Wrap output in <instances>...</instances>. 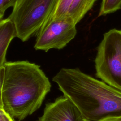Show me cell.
Here are the masks:
<instances>
[{
	"mask_svg": "<svg viewBox=\"0 0 121 121\" xmlns=\"http://www.w3.org/2000/svg\"><path fill=\"white\" fill-rule=\"evenodd\" d=\"M79 111L83 121L121 117V91L82 72L62 68L53 78Z\"/></svg>",
	"mask_w": 121,
	"mask_h": 121,
	"instance_id": "6da1fadb",
	"label": "cell"
},
{
	"mask_svg": "<svg viewBox=\"0 0 121 121\" xmlns=\"http://www.w3.org/2000/svg\"><path fill=\"white\" fill-rule=\"evenodd\" d=\"M2 100L4 111L21 121L38 109L51 85L40 67L27 60L6 61Z\"/></svg>",
	"mask_w": 121,
	"mask_h": 121,
	"instance_id": "7a4b0ae2",
	"label": "cell"
},
{
	"mask_svg": "<svg viewBox=\"0 0 121 121\" xmlns=\"http://www.w3.org/2000/svg\"><path fill=\"white\" fill-rule=\"evenodd\" d=\"M59 0H18L8 17L13 22L16 37L23 42L37 34L49 18Z\"/></svg>",
	"mask_w": 121,
	"mask_h": 121,
	"instance_id": "3957f363",
	"label": "cell"
},
{
	"mask_svg": "<svg viewBox=\"0 0 121 121\" xmlns=\"http://www.w3.org/2000/svg\"><path fill=\"white\" fill-rule=\"evenodd\" d=\"M95 63L96 76L121 91V30L112 29L104 34Z\"/></svg>",
	"mask_w": 121,
	"mask_h": 121,
	"instance_id": "277c9868",
	"label": "cell"
},
{
	"mask_svg": "<svg viewBox=\"0 0 121 121\" xmlns=\"http://www.w3.org/2000/svg\"><path fill=\"white\" fill-rule=\"evenodd\" d=\"M76 25L68 17L48 19L37 34L34 48L46 52L63 48L76 36Z\"/></svg>",
	"mask_w": 121,
	"mask_h": 121,
	"instance_id": "5b68a950",
	"label": "cell"
},
{
	"mask_svg": "<svg viewBox=\"0 0 121 121\" xmlns=\"http://www.w3.org/2000/svg\"><path fill=\"white\" fill-rule=\"evenodd\" d=\"M38 121H83L81 114L67 96H60L53 102L46 104Z\"/></svg>",
	"mask_w": 121,
	"mask_h": 121,
	"instance_id": "8992f818",
	"label": "cell"
},
{
	"mask_svg": "<svg viewBox=\"0 0 121 121\" xmlns=\"http://www.w3.org/2000/svg\"><path fill=\"white\" fill-rule=\"evenodd\" d=\"M95 1V0H59L48 19L68 17L76 25L91 9Z\"/></svg>",
	"mask_w": 121,
	"mask_h": 121,
	"instance_id": "52a82bcc",
	"label": "cell"
},
{
	"mask_svg": "<svg viewBox=\"0 0 121 121\" xmlns=\"http://www.w3.org/2000/svg\"><path fill=\"white\" fill-rule=\"evenodd\" d=\"M15 37H16V28L12 21L9 17L0 20V69L6 62L7 49Z\"/></svg>",
	"mask_w": 121,
	"mask_h": 121,
	"instance_id": "ba28073f",
	"label": "cell"
},
{
	"mask_svg": "<svg viewBox=\"0 0 121 121\" xmlns=\"http://www.w3.org/2000/svg\"><path fill=\"white\" fill-rule=\"evenodd\" d=\"M121 8V0H102L99 16L114 12Z\"/></svg>",
	"mask_w": 121,
	"mask_h": 121,
	"instance_id": "9c48e42d",
	"label": "cell"
},
{
	"mask_svg": "<svg viewBox=\"0 0 121 121\" xmlns=\"http://www.w3.org/2000/svg\"><path fill=\"white\" fill-rule=\"evenodd\" d=\"M18 0H0V12L5 11L9 7H13Z\"/></svg>",
	"mask_w": 121,
	"mask_h": 121,
	"instance_id": "30bf717a",
	"label": "cell"
},
{
	"mask_svg": "<svg viewBox=\"0 0 121 121\" xmlns=\"http://www.w3.org/2000/svg\"><path fill=\"white\" fill-rule=\"evenodd\" d=\"M4 67L0 69V112L4 111L2 100V86L4 77Z\"/></svg>",
	"mask_w": 121,
	"mask_h": 121,
	"instance_id": "8fae6325",
	"label": "cell"
},
{
	"mask_svg": "<svg viewBox=\"0 0 121 121\" xmlns=\"http://www.w3.org/2000/svg\"><path fill=\"white\" fill-rule=\"evenodd\" d=\"M14 119L5 111L0 114V121H14Z\"/></svg>",
	"mask_w": 121,
	"mask_h": 121,
	"instance_id": "7c38bea8",
	"label": "cell"
},
{
	"mask_svg": "<svg viewBox=\"0 0 121 121\" xmlns=\"http://www.w3.org/2000/svg\"><path fill=\"white\" fill-rule=\"evenodd\" d=\"M101 121H121V117L109 118V119L102 120Z\"/></svg>",
	"mask_w": 121,
	"mask_h": 121,
	"instance_id": "4fadbf2b",
	"label": "cell"
},
{
	"mask_svg": "<svg viewBox=\"0 0 121 121\" xmlns=\"http://www.w3.org/2000/svg\"><path fill=\"white\" fill-rule=\"evenodd\" d=\"M4 12H0V20H1L2 17H3L4 15Z\"/></svg>",
	"mask_w": 121,
	"mask_h": 121,
	"instance_id": "5bb4252c",
	"label": "cell"
},
{
	"mask_svg": "<svg viewBox=\"0 0 121 121\" xmlns=\"http://www.w3.org/2000/svg\"><path fill=\"white\" fill-rule=\"evenodd\" d=\"M14 121H19V120H16L15 119H14Z\"/></svg>",
	"mask_w": 121,
	"mask_h": 121,
	"instance_id": "9a60e30c",
	"label": "cell"
},
{
	"mask_svg": "<svg viewBox=\"0 0 121 121\" xmlns=\"http://www.w3.org/2000/svg\"><path fill=\"white\" fill-rule=\"evenodd\" d=\"M4 111H2V112H0V114H1L2 112H4Z\"/></svg>",
	"mask_w": 121,
	"mask_h": 121,
	"instance_id": "2e32d148",
	"label": "cell"
}]
</instances>
